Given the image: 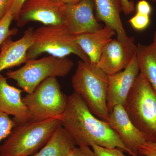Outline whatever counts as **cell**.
<instances>
[{"instance_id":"obj_2","label":"cell","mask_w":156,"mask_h":156,"mask_svg":"<svg viewBox=\"0 0 156 156\" xmlns=\"http://www.w3.org/2000/svg\"><path fill=\"white\" fill-rule=\"evenodd\" d=\"M60 124L56 119L16 123L0 145V156H33L44 146Z\"/></svg>"},{"instance_id":"obj_24","label":"cell","mask_w":156,"mask_h":156,"mask_svg":"<svg viewBox=\"0 0 156 156\" xmlns=\"http://www.w3.org/2000/svg\"><path fill=\"white\" fill-rule=\"evenodd\" d=\"M139 156H156V142H146L140 147Z\"/></svg>"},{"instance_id":"obj_23","label":"cell","mask_w":156,"mask_h":156,"mask_svg":"<svg viewBox=\"0 0 156 156\" xmlns=\"http://www.w3.org/2000/svg\"><path fill=\"white\" fill-rule=\"evenodd\" d=\"M66 156H96L94 151L91 150L89 146H84L72 149Z\"/></svg>"},{"instance_id":"obj_25","label":"cell","mask_w":156,"mask_h":156,"mask_svg":"<svg viewBox=\"0 0 156 156\" xmlns=\"http://www.w3.org/2000/svg\"><path fill=\"white\" fill-rule=\"evenodd\" d=\"M27 0H9L8 10L13 14L14 19H17L23 5Z\"/></svg>"},{"instance_id":"obj_5","label":"cell","mask_w":156,"mask_h":156,"mask_svg":"<svg viewBox=\"0 0 156 156\" xmlns=\"http://www.w3.org/2000/svg\"><path fill=\"white\" fill-rule=\"evenodd\" d=\"M44 53L58 58L73 54L82 61L90 63L76 42L75 36L68 33L62 25H45L34 30L33 42L27 54V60L35 59Z\"/></svg>"},{"instance_id":"obj_20","label":"cell","mask_w":156,"mask_h":156,"mask_svg":"<svg viewBox=\"0 0 156 156\" xmlns=\"http://www.w3.org/2000/svg\"><path fill=\"white\" fill-rule=\"evenodd\" d=\"M15 125V121L9 115L0 112V142L8 137Z\"/></svg>"},{"instance_id":"obj_16","label":"cell","mask_w":156,"mask_h":156,"mask_svg":"<svg viewBox=\"0 0 156 156\" xmlns=\"http://www.w3.org/2000/svg\"><path fill=\"white\" fill-rule=\"evenodd\" d=\"M116 34L113 29L105 25L98 30L75 36L76 42L89 57L90 63L96 65L103 48Z\"/></svg>"},{"instance_id":"obj_1","label":"cell","mask_w":156,"mask_h":156,"mask_svg":"<svg viewBox=\"0 0 156 156\" xmlns=\"http://www.w3.org/2000/svg\"><path fill=\"white\" fill-rule=\"evenodd\" d=\"M60 121L76 145L118 148L128 154V149L118 134L106 122L94 115L74 92L68 97L67 106Z\"/></svg>"},{"instance_id":"obj_8","label":"cell","mask_w":156,"mask_h":156,"mask_svg":"<svg viewBox=\"0 0 156 156\" xmlns=\"http://www.w3.org/2000/svg\"><path fill=\"white\" fill-rule=\"evenodd\" d=\"M94 8L93 0H80L76 4L62 5V25L68 33L77 36L102 28L94 16Z\"/></svg>"},{"instance_id":"obj_27","label":"cell","mask_w":156,"mask_h":156,"mask_svg":"<svg viewBox=\"0 0 156 156\" xmlns=\"http://www.w3.org/2000/svg\"><path fill=\"white\" fill-rule=\"evenodd\" d=\"M122 11L126 15L130 14L135 10L134 2L129 0H122Z\"/></svg>"},{"instance_id":"obj_9","label":"cell","mask_w":156,"mask_h":156,"mask_svg":"<svg viewBox=\"0 0 156 156\" xmlns=\"http://www.w3.org/2000/svg\"><path fill=\"white\" fill-rule=\"evenodd\" d=\"M106 122L122 141L132 156H139L140 147L147 142L145 137L131 122L122 105H117L109 112Z\"/></svg>"},{"instance_id":"obj_31","label":"cell","mask_w":156,"mask_h":156,"mask_svg":"<svg viewBox=\"0 0 156 156\" xmlns=\"http://www.w3.org/2000/svg\"><path fill=\"white\" fill-rule=\"evenodd\" d=\"M151 2H156V0H150Z\"/></svg>"},{"instance_id":"obj_17","label":"cell","mask_w":156,"mask_h":156,"mask_svg":"<svg viewBox=\"0 0 156 156\" xmlns=\"http://www.w3.org/2000/svg\"><path fill=\"white\" fill-rule=\"evenodd\" d=\"M136 58L140 73L146 78L156 92V44H138Z\"/></svg>"},{"instance_id":"obj_18","label":"cell","mask_w":156,"mask_h":156,"mask_svg":"<svg viewBox=\"0 0 156 156\" xmlns=\"http://www.w3.org/2000/svg\"><path fill=\"white\" fill-rule=\"evenodd\" d=\"M75 147L72 138L60 124L44 146L32 156H66Z\"/></svg>"},{"instance_id":"obj_12","label":"cell","mask_w":156,"mask_h":156,"mask_svg":"<svg viewBox=\"0 0 156 156\" xmlns=\"http://www.w3.org/2000/svg\"><path fill=\"white\" fill-rule=\"evenodd\" d=\"M139 73L136 54L126 68L109 75L107 98L108 112L116 105H124Z\"/></svg>"},{"instance_id":"obj_15","label":"cell","mask_w":156,"mask_h":156,"mask_svg":"<svg viewBox=\"0 0 156 156\" xmlns=\"http://www.w3.org/2000/svg\"><path fill=\"white\" fill-rule=\"evenodd\" d=\"M98 21H102L115 31L117 39L123 42L134 41L129 37L123 27L120 13L122 11V0H93Z\"/></svg>"},{"instance_id":"obj_22","label":"cell","mask_w":156,"mask_h":156,"mask_svg":"<svg viewBox=\"0 0 156 156\" xmlns=\"http://www.w3.org/2000/svg\"><path fill=\"white\" fill-rule=\"evenodd\" d=\"M91 147L96 156H127L123 151L118 148H108L95 145Z\"/></svg>"},{"instance_id":"obj_13","label":"cell","mask_w":156,"mask_h":156,"mask_svg":"<svg viewBox=\"0 0 156 156\" xmlns=\"http://www.w3.org/2000/svg\"><path fill=\"white\" fill-rule=\"evenodd\" d=\"M34 28L27 30L19 40L6 39L1 47L0 73L4 70L18 66L27 61V54L33 42Z\"/></svg>"},{"instance_id":"obj_3","label":"cell","mask_w":156,"mask_h":156,"mask_svg":"<svg viewBox=\"0 0 156 156\" xmlns=\"http://www.w3.org/2000/svg\"><path fill=\"white\" fill-rule=\"evenodd\" d=\"M74 92L97 118L106 122L108 115L107 98L108 75L97 66L80 60L72 77Z\"/></svg>"},{"instance_id":"obj_11","label":"cell","mask_w":156,"mask_h":156,"mask_svg":"<svg viewBox=\"0 0 156 156\" xmlns=\"http://www.w3.org/2000/svg\"><path fill=\"white\" fill-rule=\"evenodd\" d=\"M61 6L51 0H27L16 19L17 25L21 27L30 21L46 26L62 25Z\"/></svg>"},{"instance_id":"obj_6","label":"cell","mask_w":156,"mask_h":156,"mask_svg":"<svg viewBox=\"0 0 156 156\" xmlns=\"http://www.w3.org/2000/svg\"><path fill=\"white\" fill-rule=\"evenodd\" d=\"M22 67L6 73L7 77L16 81L23 91L30 94L42 82L51 77H64L73 66L69 59L50 56L40 59H29Z\"/></svg>"},{"instance_id":"obj_7","label":"cell","mask_w":156,"mask_h":156,"mask_svg":"<svg viewBox=\"0 0 156 156\" xmlns=\"http://www.w3.org/2000/svg\"><path fill=\"white\" fill-rule=\"evenodd\" d=\"M22 100L28 109L30 121L60 120L67 106L68 96L62 92L56 77H51L42 82Z\"/></svg>"},{"instance_id":"obj_28","label":"cell","mask_w":156,"mask_h":156,"mask_svg":"<svg viewBox=\"0 0 156 156\" xmlns=\"http://www.w3.org/2000/svg\"><path fill=\"white\" fill-rule=\"evenodd\" d=\"M9 0H0V20L7 13Z\"/></svg>"},{"instance_id":"obj_14","label":"cell","mask_w":156,"mask_h":156,"mask_svg":"<svg viewBox=\"0 0 156 156\" xmlns=\"http://www.w3.org/2000/svg\"><path fill=\"white\" fill-rule=\"evenodd\" d=\"M23 92L8 83L7 78L0 74V112L14 116L16 123L30 120L28 109L23 101Z\"/></svg>"},{"instance_id":"obj_32","label":"cell","mask_w":156,"mask_h":156,"mask_svg":"<svg viewBox=\"0 0 156 156\" xmlns=\"http://www.w3.org/2000/svg\"></svg>"},{"instance_id":"obj_21","label":"cell","mask_w":156,"mask_h":156,"mask_svg":"<svg viewBox=\"0 0 156 156\" xmlns=\"http://www.w3.org/2000/svg\"><path fill=\"white\" fill-rule=\"evenodd\" d=\"M150 22V16L138 13H136L128 20L131 27L137 31H143L147 28Z\"/></svg>"},{"instance_id":"obj_10","label":"cell","mask_w":156,"mask_h":156,"mask_svg":"<svg viewBox=\"0 0 156 156\" xmlns=\"http://www.w3.org/2000/svg\"><path fill=\"white\" fill-rule=\"evenodd\" d=\"M136 50L134 40L123 42L112 39L103 48L96 66L108 75L119 72L128 66Z\"/></svg>"},{"instance_id":"obj_30","label":"cell","mask_w":156,"mask_h":156,"mask_svg":"<svg viewBox=\"0 0 156 156\" xmlns=\"http://www.w3.org/2000/svg\"><path fill=\"white\" fill-rule=\"evenodd\" d=\"M153 43L156 44V31L155 32L153 37Z\"/></svg>"},{"instance_id":"obj_19","label":"cell","mask_w":156,"mask_h":156,"mask_svg":"<svg viewBox=\"0 0 156 156\" xmlns=\"http://www.w3.org/2000/svg\"><path fill=\"white\" fill-rule=\"evenodd\" d=\"M14 19V17L13 14L8 10L5 16L0 20V48L6 39L17 33V29H10L11 22Z\"/></svg>"},{"instance_id":"obj_4","label":"cell","mask_w":156,"mask_h":156,"mask_svg":"<svg viewBox=\"0 0 156 156\" xmlns=\"http://www.w3.org/2000/svg\"><path fill=\"white\" fill-rule=\"evenodd\" d=\"M123 106L147 142H156V92L141 73L136 78Z\"/></svg>"},{"instance_id":"obj_26","label":"cell","mask_w":156,"mask_h":156,"mask_svg":"<svg viewBox=\"0 0 156 156\" xmlns=\"http://www.w3.org/2000/svg\"><path fill=\"white\" fill-rule=\"evenodd\" d=\"M136 13L150 16L152 8L150 4L146 0H140L136 5Z\"/></svg>"},{"instance_id":"obj_29","label":"cell","mask_w":156,"mask_h":156,"mask_svg":"<svg viewBox=\"0 0 156 156\" xmlns=\"http://www.w3.org/2000/svg\"><path fill=\"white\" fill-rule=\"evenodd\" d=\"M54 2L60 5H73L79 2L80 0H51Z\"/></svg>"}]
</instances>
